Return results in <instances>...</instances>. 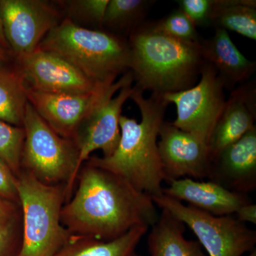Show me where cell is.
<instances>
[{
    "label": "cell",
    "mask_w": 256,
    "mask_h": 256,
    "mask_svg": "<svg viewBox=\"0 0 256 256\" xmlns=\"http://www.w3.org/2000/svg\"><path fill=\"white\" fill-rule=\"evenodd\" d=\"M128 42L130 72L134 86L142 92L164 96L190 88L200 80L205 64L202 41L173 38L146 22L132 32Z\"/></svg>",
    "instance_id": "3957f363"
},
{
    "label": "cell",
    "mask_w": 256,
    "mask_h": 256,
    "mask_svg": "<svg viewBox=\"0 0 256 256\" xmlns=\"http://www.w3.org/2000/svg\"><path fill=\"white\" fill-rule=\"evenodd\" d=\"M21 171L48 185L66 184V201L72 196L79 173V149L74 140L62 137L48 126L28 102Z\"/></svg>",
    "instance_id": "8992f818"
},
{
    "label": "cell",
    "mask_w": 256,
    "mask_h": 256,
    "mask_svg": "<svg viewBox=\"0 0 256 256\" xmlns=\"http://www.w3.org/2000/svg\"><path fill=\"white\" fill-rule=\"evenodd\" d=\"M133 82L132 74L129 70L111 85L88 94H48L26 87V94L30 105L53 130L62 137L76 141L82 124L92 112Z\"/></svg>",
    "instance_id": "ba28073f"
},
{
    "label": "cell",
    "mask_w": 256,
    "mask_h": 256,
    "mask_svg": "<svg viewBox=\"0 0 256 256\" xmlns=\"http://www.w3.org/2000/svg\"><path fill=\"white\" fill-rule=\"evenodd\" d=\"M159 138L166 182L182 178H208L210 160L206 143L168 122L160 128Z\"/></svg>",
    "instance_id": "7c38bea8"
},
{
    "label": "cell",
    "mask_w": 256,
    "mask_h": 256,
    "mask_svg": "<svg viewBox=\"0 0 256 256\" xmlns=\"http://www.w3.org/2000/svg\"><path fill=\"white\" fill-rule=\"evenodd\" d=\"M132 85L124 86L117 96L104 101L82 124L76 140L79 149V172L94 152L100 150L106 158L116 150L120 139V118L124 102L133 92Z\"/></svg>",
    "instance_id": "4fadbf2b"
},
{
    "label": "cell",
    "mask_w": 256,
    "mask_h": 256,
    "mask_svg": "<svg viewBox=\"0 0 256 256\" xmlns=\"http://www.w3.org/2000/svg\"><path fill=\"white\" fill-rule=\"evenodd\" d=\"M0 198L20 205L18 176L2 158H0Z\"/></svg>",
    "instance_id": "83f0119b"
},
{
    "label": "cell",
    "mask_w": 256,
    "mask_h": 256,
    "mask_svg": "<svg viewBox=\"0 0 256 256\" xmlns=\"http://www.w3.org/2000/svg\"><path fill=\"white\" fill-rule=\"evenodd\" d=\"M149 228L134 227L122 236L108 242L72 236L54 256H134L138 246Z\"/></svg>",
    "instance_id": "d6986e66"
},
{
    "label": "cell",
    "mask_w": 256,
    "mask_h": 256,
    "mask_svg": "<svg viewBox=\"0 0 256 256\" xmlns=\"http://www.w3.org/2000/svg\"><path fill=\"white\" fill-rule=\"evenodd\" d=\"M28 88L55 94H84L111 84L94 82L60 56L37 48L15 60Z\"/></svg>",
    "instance_id": "8fae6325"
},
{
    "label": "cell",
    "mask_w": 256,
    "mask_h": 256,
    "mask_svg": "<svg viewBox=\"0 0 256 256\" xmlns=\"http://www.w3.org/2000/svg\"><path fill=\"white\" fill-rule=\"evenodd\" d=\"M162 193L190 206L216 216L232 215L252 202L248 195L229 191L214 182L182 178L169 182Z\"/></svg>",
    "instance_id": "2e32d148"
},
{
    "label": "cell",
    "mask_w": 256,
    "mask_h": 256,
    "mask_svg": "<svg viewBox=\"0 0 256 256\" xmlns=\"http://www.w3.org/2000/svg\"><path fill=\"white\" fill-rule=\"evenodd\" d=\"M256 88L252 80L232 90L207 142L210 160L256 127Z\"/></svg>",
    "instance_id": "9a60e30c"
},
{
    "label": "cell",
    "mask_w": 256,
    "mask_h": 256,
    "mask_svg": "<svg viewBox=\"0 0 256 256\" xmlns=\"http://www.w3.org/2000/svg\"><path fill=\"white\" fill-rule=\"evenodd\" d=\"M67 5L69 18H78L84 22L102 30V22L109 0H74L64 2Z\"/></svg>",
    "instance_id": "d4e9b609"
},
{
    "label": "cell",
    "mask_w": 256,
    "mask_h": 256,
    "mask_svg": "<svg viewBox=\"0 0 256 256\" xmlns=\"http://www.w3.org/2000/svg\"><path fill=\"white\" fill-rule=\"evenodd\" d=\"M236 218L242 223L256 224V205L250 202L240 206L236 212Z\"/></svg>",
    "instance_id": "f546056e"
},
{
    "label": "cell",
    "mask_w": 256,
    "mask_h": 256,
    "mask_svg": "<svg viewBox=\"0 0 256 256\" xmlns=\"http://www.w3.org/2000/svg\"><path fill=\"white\" fill-rule=\"evenodd\" d=\"M77 178L76 191L60 213L62 224L72 236L108 242L158 222L151 197L117 175L86 162Z\"/></svg>",
    "instance_id": "6da1fadb"
},
{
    "label": "cell",
    "mask_w": 256,
    "mask_h": 256,
    "mask_svg": "<svg viewBox=\"0 0 256 256\" xmlns=\"http://www.w3.org/2000/svg\"><path fill=\"white\" fill-rule=\"evenodd\" d=\"M22 242V220L0 230V256H20Z\"/></svg>",
    "instance_id": "4316f807"
},
{
    "label": "cell",
    "mask_w": 256,
    "mask_h": 256,
    "mask_svg": "<svg viewBox=\"0 0 256 256\" xmlns=\"http://www.w3.org/2000/svg\"><path fill=\"white\" fill-rule=\"evenodd\" d=\"M151 24L156 31L162 32L178 40L190 42H200L202 40L196 31L194 24L180 8L172 12L159 21Z\"/></svg>",
    "instance_id": "cb8c5ba5"
},
{
    "label": "cell",
    "mask_w": 256,
    "mask_h": 256,
    "mask_svg": "<svg viewBox=\"0 0 256 256\" xmlns=\"http://www.w3.org/2000/svg\"><path fill=\"white\" fill-rule=\"evenodd\" d=\"M18 191L22 220L20 256H54L72 237L60 220L66 184H46L21 171Z\"/></svg>",
    "instance_id": "5b68a950"
},
{
    "label": "cell",
    "mask_w": 256,
    "mask_h": 256,
    "mask_svg": "<svg viewBox=\"0 0 256 256\" xmlns=\"http://www.w3.org/2000/svg\"><path fill=\"white\" fill-rule=\"evenodd\" d=\"M28 102L26 86L16 66L0 67V120L22 128Z\"/></svg>",
    "instance_id": "ffe728a7"
},
{
    "label": "cell",
    "mask_w": 256,
    "mask_h": 256,
    "mask_svg": "<svg viewBox=\"0 0 256 256\" xmlns=\"http://www.w3.org/2000/svg\"><path fill=\"white\" fill-rule=\"evenodd\" d=\"M0 13L15 60L37 50L60 22L58 10L43 0H0Z\"/></svg>",
    "instance_id": "30bf717a"
},
{
    "label": "cell",
    "mask_w": 256,
    "mask_h": 256,
    "mask_svg": "<svg viewBox=\"0 0 256 256\" xmlns=\"http://www.w3.org/2000/svg\"><path fill=\"white\" fill-rule=\"evenodd\" d=\"M246 256H256V249L254 248L252 252H249L248 255Z\"/></svg>",
    "instance_id": "d6a6232c"
},
{
    "label": "cell",
    "mask_w": 256,
    "mask_h": 256,
    "mask_svg": "<svg viewBox=\"0 0 256 256\" xmlns=\"http://www.w3.org/2000/svg\"><path fill=\"white\" fill-rule=\"evenodd\" d=\"M11 57L12 56L10 52L0 48V67L8 64Z\"/></svg>",
    "instance_id": "1f68e13d"
},
{
    "label": "cell",
    "mask_w": 256,
    "mask_h": 256,
    "mask_svg": "<svg viewBox=\"0 0 256 256\" xmlns=\"http://www.w3.org/2000/svg\"><path fill=\"white\" fill-rule=\"evenodd\" d=\"M212 26L256 40L255 0H214Z\"/></svg>",
    "instance_id": "44dd1931"
},
{
    "label": "cell",
    "mask_w": 256,
    "mask_h": 256,
    "mask_svg": "<svg viewBox=\"0 0 256 256\" xmlns=\"http://www.w3.org/2000/svg\"><path fill=\"white\" fill-rule=\"evenodd\" d=\"M161 210L148 236L150 256H206L198 242L185 238L184 224L168 210Z\"/></svg>",
    "instance_id": "ac0fdd59"
},
{
    "label": "cell",
    "mask_w": 256,
    "mask_h": 256,
    "mask_svg": "<svg viewBox=\"0 0 256 256\" xmlns=\"http://www.w3.org/2000/svg\"><path fill=\"white\" fill-rule=\"evenodd\" d=\"M202 48L205 63L215 69L226 90L232 92L256 72V62L246 58L223 28H216L212 38L202 40Z\"/></svg>",
    "instance_id": "e0dca14e"
},
{
    "label": "cell",
    "mask_w": 256,
    "mask_h": 256,
    "mask_svg": "<svg viewBox=\"0 0 256 256\" xmlns=\"http://www.w3.org/2000/svg\"><path fill=\"white\" fill-rule=\"evenodd\" d=\"M134 256H140L137 255V254H136V255H134Z\"/></svg>",
    "instance_id": "836d02e7"
},
{
    "label": "cell",
    "mask_w": 256,
    "mask_h": 256,
    "mask_svg": "<svg viewBox=\"0 0 256 256\" xmlns=\"http://www.w3.org/2000/svg\"><path fill=\"white\" fill-rule=\"evenodd\" d=\"M178 8L196 26H212L214 0H178Z\"/></svg>",
    "instance_id": "484cf974"
},
{
    "label": "cell",
    "mask_w": 256,
    "mask_h": 256,
    "mask_svg": "<svg viewBox=\"0 0 256 256\" xmlns=\"http://www.w3.org/2000/svg\"><path fill=\"white\" fill-rule=\"evenodd\" d=\"M22 220L20 205L0 198V230Z\"/></svg>",
    "instance_id": "f1b7e54d"
},
{
    "label": "cell",
    "mask_w": 256,
    "mask_h": 256,
    "mask_svg": "<svg viewBox=\"0 0 256 256\" xmlns=\"http://www.w3.org/2000/svg\"><path fill=\"white\" fill-rule=\"evenodd\" d=\"M144 92L133 86L132 99L141 114V121L121 116L120 139L110 156H92L88 164L117 175L138 191L150 196L162 194V183L166 182L158 149L160 128L170 104L162 95Z\"/></svg>",
    "instance_id": "7a4b0ae2"
},
{
    "label": "cell",
    "mask_w": 256,
    "mask_h": 256,
    "mask_svg": "<svg viewBox=\"0 0 256 256\" xmlns=\"http://www.w3.org/2000/svg\"><path fill=\"white\" fill-rule=\"evenodd\" d=\"M196 235L208 256H242L255 248L256 232L232 215L216 216L166 196H152Z\"/></svg>",
    "instance_id": "52a82bcc"
},
{
    "label": "cell",
    "mask_w": 256,
    "mask_h": 256,
    "mask_svg": "<svg viewBox=\"0 0 256 256\" xmlns=\"http://www.w3.org/2000/svg\"><path fill=\"white\" fill-rule=\"evenodd\" d=\"M0 48L11 54L9 44H8L6 36H5L4 24H3L1 13H0Z\"/></svg>",
    "instance_id": "4dcf8cb0"
},
{
    "label": "cell",
    "mask_w": 256,
    "mask_h": 256,
    "mask_svg": "<svg viewBox=\"0 0 256 256\" xmlns=\"http://www.w3.org/2000/svg\"><path fill=\"white\" fill-rule=\"evenodd\" d=\"M210 181L246 194L256 188V127L210 160Z\"/></svg>",
    "instance_id": "5bb4252c"
},
{
    "label": "cell",
    "mask_w": 256,
    "mask_h": 256,
    "mask_svg": "<svg viewBox=\"0 0 256 256\" xmlns=\"http://www.w3.org/2000/svg\"><path fill=\"white\" fill-rule=\"evenodd\" d=\"M24 131L0 120V158L10 166L16 176L21 172V158Z\"/></svg>",
    "instance_id": "603a6c76"
},
{
    "label": "cell",
    "mask_w": 256,
    "mask_h": 256,
    "mask_svg": "<svg viewBox=\"0 0 256 256\" xmlns=\"http://www.w3.org/2000/svg\"><path fill=\"white\" fill-rule=\"evenodd\" d=\"M224 90L215 69L205 63L194 86L163 96L170 104L176 106V118L171 124L207 144L225 106Z\"/></svg>",
    "instance_id": "9c48e42d"
},
{
    "label": "cell",
    "mask_w": 256,
    "mask_h": 256,
    "mask_svg": "<svg viewBox=\"0 0 256 256\" xmlns=\"http://www.w3.org/2000/svg\"><path fill=\"white\" fill-rule=\"evenodd\" d=\"M156 1L149 0H109L106 8L102 30L114 34L130 35L146 22V18Z\"/></svg>",
    "instance_id": "7402d4cb"
},
{
    "label": "cell",
    "mask_w": 256,
    "mask_h": 256,
    "mask_svg": "<svg viewBox=\"0 0 256 256\" xmlns=\"http://www.w3.org/2000/svg\"><path fill=\"white\" fill-rule=\"evenodd\" d=\"M38 48L60 56L98 84H114L130 67V50L124 37L82 28L68 18L48 32Z\"/></svg>",
    "instance_id": "277c9868"
}]
</instances>
